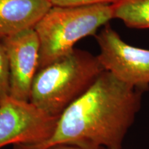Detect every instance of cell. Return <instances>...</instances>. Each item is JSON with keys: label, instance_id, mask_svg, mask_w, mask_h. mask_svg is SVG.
Here are the masks:
<instances>
[{"label": "cell", "instance_id": "obj_1", "mask_svg": "<svg viewBox=\"0 0 149 149\" xmlns=\"http://www.w3.org/2000/svg\"><path fill=\"white\" fill-rule=\"evenodd\" d=\"M143 92L104 70L91 88L61 113L48 140L38 144L15 145L13 149H44L60 143L122 149L141 109Z\"/></svg>", "mask_w": 149, "mask_h": 149}, {"label": "cell", "instance_id": "obj_2", "mask_svg": "<svg viewBox=\"0 0 149 149\" xmlns=\"http://www.w3.org/2000/svg\"><path fill=\"white\" fill-rule=\"evenodd\" d=\"M104 71L97 56L74 49L38 70L30 102L48 115L58 118L68 106L91 88Z\"/></svg>", "mask_w": 149, "mask_h": 149}, {"label": "cell", "instance_id": "obj_3", "mask_svg": "<svg viewBox=\"0 0 149 149\" xmlns=\"http://www.w3.org/2000/svg\"><path fill=\"white\" fill-rule=\"evenodd\" d=\"M113 19L112 4L52 6L34 29L40 44L39 70L73 51L81 39L95 36Z\"/></svg>", "mask_w": 149, "mask_h": 149}, {"label": "cell", "instance_id": "obj_4", "mask_svg": "<svg viewBox=\"0 0 149 149\" xmlns=\"http://www.w3.org/2000/svg\"><path fill=\"white\" fill-rule=\"evenodd\" d=\"M95 38L100 47L97 58L104 70L134 88H148L149 50L127 44L109 24Z\"/></svg>", "mask_w": 149, "mask_h": 149}, {"label": "cell", "instance_id": "obj_5", "mask_svg": "<svg viewBox=\"0 0 149 149\" xmlns=\"http://www.w3.org/2000/svg\"><path fill=\"white\" fill-rule=\"evenodd\" d=\"M57 120L31 102L9 97L0 103V148L44 142L53 135Z\"/></svg>", "mask_w": 149, "mask_h": 149}, {"label": "cell", "instance_id": "obj_6", "mask_svg": "<svg viewBox=\"0 0 149 149\" xmlns=\"http://www.w3.org/2000/svg\"><path fill=\"white\" fill-rule=\"evenodd\" d=\"M10 70V97L30 102L33 81L39 70L40 44L34 29L2 38Z\"/></svg>", "mask_w": 149, "mask_h": 149}, {"label": "cell", "instance_id": "obj_7", "mask_svg": "<svg viewBox=\"0 0 149 149\" xmlns=\"http://www.w3.org/2000/svg\"><path fill=\"white\" fill-rule=\"evenodd\" d=\"M52 6L49 0H0V37L34 29Z\"/></svg>", "mask_w": 149, "mask_h": 149}, {"label": "cell", "instance_id": "obj_8", "mask_svg": "<svg viewBox=\"0 0 149 149\" xmlns=\"http://www.w3.org/2000/svg\"><path fill=\"white\" fill-rule=\"evenodd\" d=\"M113 19L131 29H149V0H119L112 4Z\"/></svg>", "mask_w": 149, "mask_h": 149}, {"label": "cell", "instance_id": "obj_9", "mask_svg": "<svg viewBox=\"0 0 149 149\" xmlns=\"http://www.w3.org/2000/svg\"><path fill=\"white\" fill-rule=\"evenodd\" d=\"M10 97V70L8 56L0 37V103Z\"/></svg>", "mask_w": 149, "mask_h": 149}, {"label": "cell", "instance_id": "obj_10", "mask_svg": "<svg viewBox=\"0 0 149 149\" xmlns=\"http://www.w3.org/2000/svg\"><path fill=\"white\" fill-rule=\"evenodd\" d=\"M119 0H49L53 6H87L95 4H113Z\"/></svg>", "mask_w": 149, "mask_h": 149}, {"label": "cell", "instance_id": "obj_11", "mask_svg": "<svg viewBox=\"0 0 149 149\" xmlns=\"http://www.w3.org/2000/svg\"><path fill=\"white\" fill-rule=\"evenodd\" d=\"M44 149H106L104 148H96V147H88L72 143H60L52 145Z\"/></svg>", "mask_w": 149, "mask_h": 149}]
</instances>
